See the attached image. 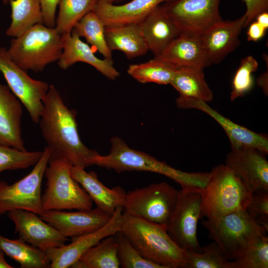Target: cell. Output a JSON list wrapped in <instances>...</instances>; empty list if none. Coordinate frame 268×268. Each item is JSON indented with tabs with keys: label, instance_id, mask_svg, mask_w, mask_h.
Segmentation results:
<instances>
[{
	"label": "cell",
	"instance_id": "1",
	"mask_svg": "<svg viewBox=\"0 0 268 268\" xmlns=\"http://www.w3.org/2000/svg\"><path fill=\"white\" fill-rule=\"evenodd\" d=\"M76 114L65 104L55 86L50 85L39 122L50 157L64 158L72 166L85 168L95 165L99 153L81 140Z\"/></svg>",
	"mask_w": 268,
	"mask_h": 268
},
{
	"label": "cell",
	"instance_id": "2",
	"mask_svg": "<svg viewBox=\"0 0 268 268\" xmlns=\"http://www.w3.org/2000/svg\"><path fill=\"white\" fill-rule=\"evenodd\" d=\"M120 231L146 260L163 268H185L186 252L172 239L165 226L123 212Z\"/></svg>",
	"mask_w": 268,
	"mask_h": 268
},
{
	"label": "cell",
	"instance_id": "3",
	"mask_svg": "<svg viewBox=\"0 0 268 268\" xmlns=\"http://www.w3.org/2000/svg\"><path fill=\"white\" fill-rule=\"evenodd\" d=\"M253 192L228 166L220 164L209 172L201 193V216L213 220L247 210Z\"/></svg>",
	"mask_w": 268,
	"mask_h": 268
},
{
	"label": "cell",
	"instance_id": "4",
	"mask_svg": "<svg viewBox=\"0 0 268 268\" xmlns=\"http://www.w3.org/2000/svg\"><path fill=\"white\" fill-rule=\"evenodd\" d=\"M7 50L11 59L23 70L41 72L59 60L63 52L62 36L55 27L37 24L13 38Z\"/></svg>",
	"mask_w": 268,
	"mask_h": 268
},
{
	"label": "cell",
	"instance_id": "5",
	"mask_svg": "<svg viewBox=\"0 0 268 268\" xmlns=\"http://www.w3.org/2000/svg\"><path fill=\"white\" fill-rule=\"evenodd\" d=\"M209 239L220 247L229 261L238 259L268 230L253 219L247 210L235 211L213 220H203Z\"/></svg>",
	"mask_w": 268,
	"mask_h": 268
},
{
	"label": "cell",
	"instance_id": "6",
	"mask_svg": "<svg viewBox=\"0 0 268 268\" xmlns=\"http://www.w3.org/2000/svg\"><path fill=\"white\" fill-rule=\"evenodd\" d=\"M72 165L62 158H50L44 176L46 187L42 194L43 210L92 208L93 201L70 174Z\"/></svg>",
	"mask_w": 268,
	"mask_h": 268
},
{
	"label": "cell",
	"instance_id": "7",
	"mask_svg": "<svg viewBox=\"0 0 268 268\" xmlns=\"http://www.w3.org/2000/svg\"><path fill=\"white\" fill-rule=\"evenodd\" d=\"M178 194V190L166 182L135 189L126 193L123 212L167 227Z\"/></svg>",
	"mask_w": 268,
	"mask_h": 268
},
{
	"label": "cell",
	"instance_id": "8",
	"mask_svg": "<svg viewBox=\"0 0 268 268\" xmlns=\"http://www.w3.org/2000/svg\"><path fill=\"white\" fill-rule=\"evenodd\" d=\"M109 153L98 154L95 165L117 173L125 171H145L156 173L173 180L180 186L186 182L189 173L176 169L164 162L142 151L130 148L118 136L111 139Z\"/></svg>",
	"mask_w": 268,
	"mask_h": 268
},
{
	"label": "cell",
	"instance_id": "9",
	"mask_svg": "<svg viewBox=\"0 0 268 268\" xmlns=\"http://www.w3.org/2000/svg\"><path fill=\"white\" fill-rule=\"evenodd\" d=\"M50 156L45 146L41 157L26 176L12 184L0 182V215L14 210H25L39 215L43 209L41 185Z\"/></svg>",
	"mask_w": 268,
	"mask_h": 268
},
{
	"label": "cell",
	"instance_id": "10",
	"mask_svg": "<svg viewBox=\"0 0 268 268\" xmlns=\"http://www.w3.org/2000/svg\"><path fill=\"white\" fill-rule=\"evenodd\" d=\"M0 72L11 91L26 109L32 121L39 123L43 100L50 85L29 76L26 71L11 59L7 49L3 47H0Z\"/></svg>",
	"mask_w": 268,
	"mask_h": 268
},
{
	"label": "cell",
	"instance_id": "11",
	"mask_svg": "<svg viewBox=\"0 0 268 268\" xmlns=\"http://www.w3.org/2000/svg\"><path fill=\"white\" fill-rule=\"evenodd\" d=\"M200 193L179 190L176 206L167 225L168 234L185 252L202 251L197 236V224L201 218Z\"/></svg>",
	"mask_w": 268,
	"mask_h": 268
},
{
	"label": "cell",
	"instance_id": "12",
	"mask_svg": "<svg viewBox=\"0 0 268 268\" xmlns=\"http://www.w3.org/2000/svg\"><path fill=\"white\" fill-rule=\"evenodd\" d=\"M220 0H175L161 4L181 33L200 35L223 20Z\"/></svg>",
	"mask_w": 268,
	"mask_h": 268
},
{
	"label": "cell",
	"instance_id": "13",
	"mask_svg": "<svg viewBox=\"0 0 268 268\" xmlns=\"http://www.w3.org/2000/svg\"><path fill=\"white\" fill-rule=\"evenodd\" d=\"M123 206H118L109 221L93 232L71 238V242L46 250L50 263V268H68L90 248L103 238L120 231L123 223Z\"/></svg>",
	"mask_w": 268,
	"mask_h": 268
},
{
	"label": "cell",
	"instance_id": "14",
	"mask_svg": "<svg viewBox=\"0 0 268 268\" xmlns=\"http://www.w3.org/2000/svg\"><path fill=\"white\" fill-rule=\"evenodd\" d=\"M14 224L19 238L45 252L65 245L68 240L36 213L25 210H14L7 213Z\"/></svg>",
	"mask_w": 268,
	"mask_h": 268
},
{
	"label": "cell",
	"instance_id": "15",
	"mask_svg": "<svg viewBox=\"0 0 268 268\" xmlns=\"http://www.w3.org/2000/svg\"><path fill=\"white\" fill-rule=\"evenodd\" d=\"M266 153L253 147L231 148L225 164L253 193L268 192V161Z\"/></svg>",
	"mask_w": 268,
	"mask_h": 268
},
{
	"label": "cell",
	"instance_id": "16",
	"mask_svg": "<svg viewBox=\"0 0 268 268\" xmlns=\"http://www.w3.org/2000/svg\"><path fill=\"white\" fill-rule=\"evenodd\" d=\"M39 216L67 238L96 231L105 225L111 218L98 207L74 211L44 210Z\"/></svg>",
	"mask_w": 268,
	"mask_h": 268
},
{
	"label": "cell",
	"instance_id": "17",
	"mask_svg": "<svg viewBox=\"0 0 268 268\" xmlns=\"http://www.w3.org/2000/svg\"><path fill=\"white\" fill-rule=\"evenodd\" d=\"M176 103L180 108L196 109L213 118L225 132L231 148L253 147L268 154V137L267 135L256 133L235 123L212 109L206 102L186 100L176 101Z\"/></svg>",
	"mask_w": 268,
	"mask_h": 268
},
{
	"label": "cell",
	"instance_id": "18",
	"mask_svg": "<svg viewBox=\"0 0 268 268\" xmlns=\"http://www.w3.org/2000/svg\"><path fill=\"white\" fill-rule=\"evenodd\" d=\"M246 20L244 14L233 20H222L199 35L211 64L220 63L239 46Z\"/></svg>",
	"mask_w": 268,
	"mask_h": 268
},
{
	"label": "cell",
	"instance_id": "19",
	"mask_svg": "<svg viewBox=\"0 0 268 268\" xmlns=\"http://www.w3.org/2000/svg\"><path fill=\"white\" fill-rule=\"evenodd\" d=\"M155 58L175 69L183 67L204 68L212 64L202 47L199 35L181 33Z\"/></svg>",
	"mask_w": 268,
	"mask_h": 268
},
{
	"label": "cell",
	"instance_id": "20",
	"mask_svg": "<svg viewBox=\"0 0 268 268\" xmlns=\"http://www.w3.org/2000/svg\"><path fill=\"white\" fill-rule=\"evenodd\" d=\"M62 36L63 52L58 61L59 67L66 70L77 62L88 64L108 78L114 80L120 75L112 60L97 57L89 46L73 32Z\"/></svg>",
	"mask_w": 268,
	"mask_h": 268
},
{
	"label": "cell",
	"instance_id": "21",
	"mask_svg": "<svg viewBox=\"0 0 268 268\" xmlns=\"http://www.w3.org/2000/svg\"><path fill=\"white\" fill-rule=\"evenodd\" d=\"M22 104L8 86L0 82V144L27 150L21 133Z\"/></svg>",
	"mask_w": 268,
	"mask_h": 268
},
{
	"label": "cell",
	"instance_id": "22",
	"mask_svg": "<svg viewBox=\"0 0 268 268\" xmlns=\"http://www.w3.org/2000/svg\"><path fill=\"white\" fill-rule=\"evenodd\" d=\"M148 51L159 55L181 32L162 5L153 9L138 23Z\"/></svg>",
	"mask_w": 268,
	"mask_h": 268
},
{
	"label": "cell",
	"instance_id": "23",
	"mask_svg": "<svg viewBox=\"0 0 268 268\" xmlns=\"http://www.w3.org/2000/svg\"><path fill=\"white\" fill-rule=\"evenodd\" d=\"M70 174L88 194L97 207L110 217L118 206H123L126 192L122 187L107 188L100 181L96 173L87 172L84 168L72 166Z\"/></svg>",
	"mask_w": 268,
	"mask_h": 268
},
{
	"label": "cell",
	"instance_id": "24",
	"mask_svg": "<svg viewBox=\"0 0 268 268\" xmlns=\"http://www.w3.org/2000/svg\"><path fill=\"white\" fill-rule=\"evenodd\" d=\"M173 0H132L119 5L97 3L93 11L105 26L138 23L162 3Z\"/></svg>",
	"mask_w": 268,
	"mask_h": 268
},
{
	"label": "cell",
	"instance_id": "25",
	"mask_svg": "<svg viewBox=\"0 0 268 268\" xmlns=\"http://www.w3.org/2000/svg\"><path fill=\"white\" fill-rule=\"evenodd\" d=\"M107 46L113 51H120L132 59L145 55L148 51L138 23L106 26Z\"/></svg>",
	"mask_w": 268,
	"mask_h": 268
},
{
	"label": "cell",
	"instance_id": "26",
	"mask_svg": "<svg viewBox=\"0 0 268 268\" xmlns=\"http://www.w3.org/2000/svg\"><path fill=\"white\" fill-rule=\"evenodd\" d=\"M204 68L183 67L176 69L170 82L179 93L177 100H194L209 102L213 93L205 79Z\"/></svg>",
	"mask_w": 268,
	"mask_h": 268
},
{
	"label": "cell",
	"instance_id": "27",
	"mask_svg": "<svg viewBox=\"0 0 268 268\" xmlns=\"http://www.w3.org/2000/svg\"><path fill=\"white\" fill-rule=\"evenodd\" d=\"M11 23L6 34L12 38L20 36L37 24H43L40 0H10Z\"/></svg>",
	"mask_w": 268,
	"mask_h": 268
},
{
	"label": "cell",
	"instance_id": "28",
	"mask_svg": "<svg viewBox=\"0 0 268 268\" xmlns=\"http://www.w3.org/2000/svg\"><path fill=\"white\" fill-rule=\"evenodd\" d=\"M0 249L19 264L22 268H49L50 261L45 253L18 238L10 239L0 235Z\"/></svg>",
	"mask_w": 268,
	"mask_h": 268
},
{
	"label": "cell",
	"instance_id": "29",
	"mask_svg": "<svg viewBox=\"0 0 268 268\" xmlns=\"http://www.w3.org/2000/svg\"><path fill=\"white\" fill-rule=\"evenodd\" d=\"M70 268H118L120 263L114 235L108 236L90 248Z\"/></svg>",
	"mask_w": 268,
	"mask_h": 268
},
{
	"label": "cell",
	"instance_id": "30",
	"mask_svg": "<svg viewBox=\"0 0 268 268\" xmlns=\"http://www.w3.org/2000/svg\"><path fill=\"white\" fill-rule=\"evenodd\" d=\"M105 24L94 11L84 15L74 26L71 32L84 37L104 58L112 60V51L108 48L105 35Z\"/></svg>",
	"mask_w": 268,
	"mask_h": 268
},
{
	"label": "cell",
	"instance_id": "31",
	"mask_svg": "<svg viewBox=\"0 0 268 268\" xmlns=\"http://www.w3.org/2000/svg\"><path fill=\"white\" fill-rule=\"evenodd\" d=\"M98 0H60L55 28L61 35L71 33L75 25L87 13L93 11Z\"/></svg>",
	"mask_w": 268,
	"mask_h": 268
},
{
	"label": "cell",
	"instance_id": "32",
	"mask_svg": "<svg viewBox=\"0 0 268 268\" xmlns=\"http://www.w3.org/2000/svg\"><path fill=\"white\" fill-rule=\"evenodd\" d=\"M175 69L166 63L154 58L147 62L129 66L128 73L142 83L170 84Z\"/></svg>",
	"mask_w": 268,
	"mask_h": 268
},
{
	"label": "cell",
	"instance_id": "33",
	"mask_svg": "<svg viewBox=\"0 0 268 268\" xmlns=\"http://www.w3.org/2000/svg\"><path fill=\"white\" fill-rule=\"evenodd\" d=\"M201 249L200 253L186 252L185 268H234L233 261L226 258L216 242L213 241Z\"/></svg>",
	"mask_w": 268,
	"mask_h": 268
},
{
	"label": "cell",
	"instance_id": "34",
	"mask_svg": "<svg viewBox=\"0 0 268 268\" xmlns=\"http://www.w3.org/2000/svg\"><path fill=\"white\" fill-rule=\"evenodd\" d=\"M42 153L43 151H22L0 144V172L24 169L34 166Z\"/></svg>",
	"mask_w": 268,
	"mask_h": 268
},
{
	"label": "cell",
	"instance_id": "35",
	"mask_svg": "<svg viewBox=\"0 0 268 268\" xmlns=\"http://www.w3.org/2000/svg\"><path fill=\"white\" fill-rule=\"evenodd\" d=\"M118 249L120 267L123 268H163L144 258L121 232L114 235Z\"/></svg>",
	"mask_w": 268,
	"mask_h": 268
},
{
	"label": "cell",
	"instance_id": "36",
	"mask_svg": "<svg viewBox=\"0 0 268 268\" xmlns=\"http://www.w3.org/2000/svg\"><path fill=\"white\" fill-rule=\"evenodd\" d=\"M258 61L252 56H247L242 59L232 80L230 93L232 101L243 97L252 88L253 73L258 69Z\"/></svg>",
	"mask_w": 268,
	"mask_h": 268
},
{
	"label": "cell",
	"instance_id": "37",
	"mask_svg": "<svg viewBox=\"0 0 268 268\" xmlns=\"http://www.w3.org/2000/svg\"><path fill=\"white\" fill-rule=\"evenodd\" d=\"M234 268H268V237L261 236L233 261Z\"/></svg>",
	"mask_w": 268,
	"mask_h": 268
},
{
	"label": "cell",
	"instance_id": "38",
	"mask_svg": "<svg viewBox=\"0 0 268 268\" xmlns=\"http://www.w3.org/2000/svg\"><path fill=\"white\" fill-rule=\"evenodd\" d=\"M247 211L253 219L268 230V192L253 193Z\"/></svg>",
	"mask_w": 268,
	"mask_h": 268
},
{
	"label": "cell",
	"instance_id": "39",
	"mask_svg": "<svg viewBox=\"0 0 268 268\" xmlns=\"http://www.w3.org/2000/svg\"><path fill=\"white\" fill-rule=\"evenodd\" d=\"M245 3L246 10L245 27L254 21L260 13L268 11V0H242Z\"/></svg>",
	"mask_w": 268,
	"mask_h": 268
},
{
	"label": "cell",
	"instance_id": "40",
	"mask_svg": "<svg viewBox=\"0 0 268 268\" xmlns=\"http://www.w3.org/2000/svg\"><path fill=\"white\" fill-rule=\"evenodd\" d=\"M60 0H40L43 15V24L54 28L56 25V11Z\"/></svg>",
	"mask_w": 268,
	"mask_h": 268
},
{
	"label": "cell",
	"instance_id": "41",
	"mask_svg": "<svg viewBox=\"0 0 268 268\" xmlns=\"http://www.w3.org/2000/svg\"><path fill=\"white\" fill-rule=\"evenodd\" d=\"M248 26L247 32L248 41L257 42L264 36L267 29L256 21H253Z\"/></svg>",
	"mask_w": 268,
	"mask_h": 268
},
{
	"label": "cell",
	"instance_id": "42",
	"mask_svg": "<svg viewBox=\"0 0 268 268\" xmlns=\"http://www.w3.org/2000/svg\"><path fill=\"white\" fill-rule=\"evenodd\" d=\"M257 83L262 88L264 93L268 94V72L262 74L257 79Z\"/></svg>",
	"mask_w": 268,
	"mask_h": 268
},
{
	"label": "cell",
	"instance_id": "43",
	"mask_svg": "<svg viewBox=\"0 0 268 268\" xmlns=\"http://www.w3.org/2000/svg\"><path fill=\"white\" fill-rule=\"evenodd\" d=\"M255 20L267 30L268 28V11L259 14Z\"/></svg>",
	"mask_w": 268,
	"mask_h": 268
},
{
	"label": "cell",
	"instance_id": "44",
	"mask_svg": "<svg viewBox=\"0 0 268 268\" xmlns=\"http://www.w3.org/2000/svg\"><path fill=\"white\" fill-rule=\"evenodd\" d=\"M11 265L8 264L4 259V253L0 249V268H13Z\"/></svg>",
	"mask_w": 268,
	"mask_h": 268
},
{
	"label": "cell",
	"instance_id": "45",
	"mask_svg": "<svg viewBox=\"0 0 268 268\" xmlns=\"http://www.w3.org/2000/svg\"><path fill=\"white\" fill-rule=\"evenodd\" d=\"M114 2V0H98V3L113 4V2Z\"/></svg>",
	"mask_w": 268,
	"mask_h": 268
},
{
	"label": "cell",
	"instance_id": "46",
	"mask_svg": "<svg viewBox=\"0 0 268 268\" xmlns=\"http://www.w3.org/2000/svg\"><path fill=\"white\" fill-rule=\"evenodd\" d=\"M10 0H2V1L3 4H7L9 3Z\"/></svg>",
	"mask_w": 268,
	"mask_h": 268
},
{
	"label": "cell",
	"instance_id": "47",
	"mask_svg": "<svg viewBox=\"0 0 268 268\" xmlns=\"http://www.w3.org/2000/svg\"><path fill=\"white\" fill-rule=\"evenodd\" d=\"M123 0H114V1H122Z\"/></svg>",
	"mask_w": 268,
	"mask_h": 268
}]
</instances>
